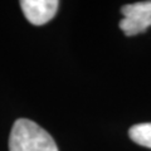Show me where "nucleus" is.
<instances>
[{
  "label": "nucleus",
  "mask_w": 151,
  "mask_h": 151,
  "mask_svg": "<svg viewBox=\"0 0 151 151\" xmlns=\"http://www.w3.org/2000/svg\"><path fill=\"white\" fill-rule=\"evenodd\" d=\"M130 139L140 146L151 149V122L132 126L129 131Z\"/></svg>",
  "instance_id": "20e7f679"
},
{
  "label": "nucleus",
  "mask_w": 151,
  "mask_h": 151,
  "mask_svg": "<svg viewBox=\"0 0 151 151\" xmlns=\"http://www.w3.org/2000/svg\"><path fill=\"white\" fill-rule=\"evenodd\" d=\"M20 8L33 25H44L54 18L59 3L57 0H22Z\"/></svg>",
  "instance_id": "7ed1b4c3"
},
{
  "label": "nucleus",
  "mask_w": 151,
  "mask_h": 151,
  "mask_svg": "<svg viewBox=\"0 0 151 151\" xmlns=\"http://www.w3.org/2000/svg\"><path fill=\"white\" fill-rule=\"evenodd\" d=\"M121 13L124 19L120 22V28L127 37L144 33L151 25V0L127 4L122 6Z\"/></svg>",
  "instance_id": "f03ea898"
},
{
  "label": "nucleus",
  "mask_w": 151,
  "mask_h": 151,
  "mask_svg": "<svg viewBox=\"0 0 151 151\" xmlns=\"http://www.w3.org/2000/svg\"><path fill=\"white\" fill-rule=\"evenodd\" d=\"M9 151H59L53 137L28 119H18L9 136Z\"/></svg>",
  "instance_id": "f257e3e1"
}]
</instances>
